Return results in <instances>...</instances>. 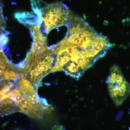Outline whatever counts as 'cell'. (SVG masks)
<instances>
[{"instance_id": "cell-1", "label": "cell", "mask_w": 130, "mask_h": 130, "mask_svg": "<svg viewBox=\"0 0 130 130\" xmlns=\"http://www.w3.org/2000/svg\"><path fill=\"white\" fill-rule=\"evenodd\" d=\"M66 25L67 33L49 50L53 58L51 72L63 71L78 79L113 46L106 36L98 33L79 16L73 15Z\"/></svg>"}, {"instance_id": "cell-2", "label": "cell", "mask_w": 130, "mask_h": 130, "mask_svg": "<svg viewBox=\"0 0 130 130\" xmlns=\"http://www.w3.org/2000/svg\"><path fill=\"white\" fill-rule=\"evenodd\" d=\"M32 9L37 14L40 22L41 31L46 33L54 28L66 25L73 14L66 6L61 2L47 4L43 8L32 6Z\"/></svg>"}, {"instance_id": "cell-3", "label": "cell", "mask_w": 130, "mask_h": 130, "mask_svg": "<svg viewBox=\"0 0 130 130\" xmlns=\"http://www.w3.org/2000/svg\"><path fill=\"white\" fill-rule=\"evenodd\" d=\"M26 25L29 28L31 32L33 43L31 49L27 55L23 63L20 64V66L17 67L20 69L23 75L36 61L46 55L49 52L46 37L41 32L40 26L30 24H28Z\"/></svg>"}, {"instance_id": "cell-4", "label": "cell", "mask_w": 130, "mask_h": 130, "mask_svg": "<svg viewBox=\"0 0 130 130\" xmlns=\"http://www.w3.org/2000/svg\"><path fill=\"white\" fill-rule=\"evenodd\" d=\"M106 82L111 98L116 106H120L130 95V84L118 66L111 68Z\"/></svg>"}, {"instance_id": "cell-5", "label": "cell", "mask_w": 130, "mask_h": 130, "mask_svg": "<svg viewBox=\"0 0 130 130\" xmlns=\"http://www.w3.org/2000/svg\"><path fill=\"white\" fill-rule=\"evenodd\" d=\"M53 61V59L48 53L36 61L24 73L23 76L30 82L37 91L42 79L51 72Z\"/></svg>"}, {"instance_id": "cell-6", "label": "cell", "mask_w": 130, "mask_h": 130, "mask_svg": "<svg viewBox=\"0 0 130 130\" xmlns=\"http://www.w3.org/2000/svg\"><path fill=\"white\" fill-rule=\"evenodd\" d=\"M21 75L19 68L8 60L0 48V81H16Z\"/></svg>"}]
</instances>
